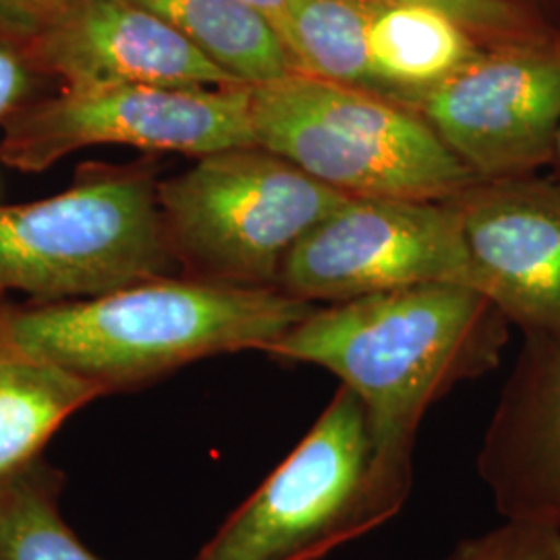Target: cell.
<instances>
[{"label": "cell", "instance_id": "6da1fadb", "mask_svg": "<svg viewBox=\"0 0 560 560\" xmlns=\"http://www.w3.org/2000/svg\"><path fill=\"white\" fill-rule=\"evenodd\" d=\"M511 324L480 291L432 282L314 312L268 349L330 372L365 405L382 455L413 463L428 409L501 365Z\"/></svg>", "mask_w": 560, "mask_h": 560}, {"label": "cell", "instance_id": "7a4b0ae2", "mask_svg": "<svg viewBox=\"0 0 560 560\" xmlns=\"http://www.w3.org/2000/svg\"><path fill=\"white\" fill-rule=\"evenodd\" d=\"M314 307L279 289L164 277L13 312L0 320V342L102 386L129 384L210 355L268 353Z\"/></svg>", "mask_w": 560, "mask_h": 560}, {"label": "cell", "instance_id": "3957f363", "mask_svg": "<svg viewBox=\"0 0 560 560\" xmlns=\"http://www.w3.org/2000/svg\"><path fill=\"white\" fill-rule=\"evenodd\" d=\"M413 463L382 455L360 397L340 384L320 418L196 560H322L402 511Z\"/></svg>", "mask_w": 560, "mask_h": 560}, {"label": "cell", "instance_id": "277c9868", "mask_svg": "<svg viewBox=\"0 0 560 560\" xmlns=\"http://www.w3.org/2000/svg\"><path fill=\"white\" fill-rule=\"evenodd\" d=\"M258 148L349 198L453 200L476 177L421 115L298 73L252 88Z\"/></svg>", "mask_w": 560, "mask_h": 560}, {"label": "cell", "instance_id": "5b68a950", "mask_svg": "<svg viewBox=\"0 0 560 560\" xmlns=\"http://www.w3.org/2000/svg\"><path fill=\"white\" fill-rule=\"evenodd\" d=\"M349 196L264 148L203 156L159 185L162 219L189 279L279 289L284 261Z\"/></svg>", "mask_w": 560, "mask_h": 560}, {"label": "cell", "instance_id": "8992f818", "mask_svg": "<svg viewBox=\"0 0 560 560\" xmlns=\"http://www.w3.org/2000/svg\"><path fill=\"white\" fill-rule=\"evenodd\" d=\"M175 261L159 185L143 175L101 177L0 208V293L90 300L171 277Z\"/></svg>", "mask_w": 560, "mask_h": 560}, {"label": "cell", "instance_id": "52a82bcc", "mask_svg": "<svg viewBox=\"0 0 560 560\" xmlns=\"http://www.w3.org/2000/svg\"><path fill=\"white\" fill-rule=\"evenodd\" d=\"M106 143L198 159L258 148L252 88H67L57 98L11 115L0 159L38 173L78 150Z\"/></svg>", "mask_w": 560, "mask_h": 560}, {"label": "cell", "instance_id": "ba28073f", "mask_svg": "<svg viewBox=\"0 0 560 560\" xmlns=\"http://www.w3.org/2000/svg\"><path fill=\"white\" fill-rule=\"evenodd\" d=\"M467 275L453 201L349 198L295 245L279 291L335 305L432 282L467 287Z\"/></svg>", "mask_w": 560, "mask_h": 560}, {"label": "cell", "instance_id": "9c48e42d", "mask_svg": "<svg viewBox=\"0 0 560 560\" xmlns=\"http://www.w3.org/2000/svg\"><path fill=\"white\" fill-rule=\"evenodd\" d=\"M421 117L478 180L534 175L560 131V38L497 42L420 101Z\"/></svg>", "mask_w": 560, "mask_h": 560}, {"label": "cell", "instance_id": "30bf717a", "mask_svg": "<svg viewBox=\"0 0 560 560\" xmlns=\"http://www.w3.org/2000/svg\"><path fill=\"white\" fill-rule=\"evenodd\" d=\"M467 287L525 337L560 347V185L536 175L476 180L453 198Z\"/></svg>", "mask_w": 560, "mask_h": 560}, {"label": "cell", "instance_id": "8fae6325", "mask_svg": "<svg viewBox=\"0 0 560 560\" xmlns=\"http://www.w3.org/2000/svg\"><path fill=\"white\" fill-rule=\"evenodd\" d=\"M67 88L240 85L156 13L131 0H73L34 36Z\"/></svg>", "mask_w": 560, "mask_h": 560}, {"label": "cell", "instance_id": "7c38bea8", "mask_svg": "<svg viewBox=\"0 0 560 560\" xmlns=\"http://www.w3.org/2000/svg\"><path fill=\"white\" fill-rule=\"evenodd\" d=\"M504 521L560 529V347L525 337L478 453Z\"/></svg>", "mask_w": 560, "mask_h": 560}, {"label": "cell", "instance_id": "4fadbf2b", "mask_svg": "<svg viewBox=\"0 0 560 560\" xmlns=\"http://www.w3.org/2000/svg\"><path fill=\"white\" fill-rule=\"evenodd\" d=\"M368 48L376 92L418 102L481 52L478 36L463 23L418 4L372 7Z\"/></svg>", "mask_w": 560, "mask_h": 560}, {"label": "cell", "instance_id": "5bb4252c", "mask_svg": "<svg viewBox=\"0 0 560 560\" xmlns=\"http://www.w3.org/2000/svg\"><path fill=\"white\" fill-rule=\"evenodd\" d=\"M104 386L0 342V481L23 471L62 421Z\"/></svg>", "mask_w": 560, "mask_h": 560}, {"label": "cell", "instance_id": "9a60e30c", "mask_svg": "<svg viewBox=\"0 0 560 560\" xmlns=\"http://www.w3.org/2000/svg\"><path fill=\"white\" fill-rule=\"evenodd\" d=\"M156 13L240 85L301 73L277 27L243 0H131Z\"/></svg>", "mask_w": 560, "mask_h": 560}, {"label": "cell", "instance_id": "2e32d148", "mask_svg": "<svg viewBox=\"0 0 560 560\" xmlns=\"http://www.w3.org/2000/svg\"><path fill=\"white\" fill-rule=\"evenodd\" d=\"M370 13L360 0H291L280 38L303 75L378 94L368 48Z\"/></svg>", "mask_w": 560, "mask_h": 560}, {"label": "cell", "instance_id": "e0dca14e", "mask_svg": "<svg viewBox=\"0 0 560 560\" xmlns=\"http://www.w3.org/2000/svg\"><path fill=\"white\" fill-rule=\"evenodd\" d=\"M0 560H102L60 520L48 490L18 474L0 481Z\"/></svg>", "mask_w": 560, "mask_h": 560}, {"label": "cell", "instance_id": "ac0fdd59", "mask_svg": "<svg viewBox=\"0 0 560 560\" xmlns=\"http://www.w3.org/2000/svg\"><path fill=\"white\" fill-rule=\"evenodd\" d=\"M370 7L418 4L439 9L463 23L476 36L494 42L521 40L540 36L536 20L513 0H360Z\"/></svg>", "mask_w": 560, "mask_h": 560}, {"label": "cell", "instance_id": "d6986e66", "mask_svg": "<svg viewBox=\"0 0 560 560\" xmlns=\"http://www.w3.org/2000/svg\"><path fill=\"white\" fill-rule=\"evenodd\" d=\"M446 560H560V529L502 521L494 529L460 540Z\"/></svg>", "mask_w": 560, "mask_h": 560}, {"label": "cell", "instance_id": "ffe728a7", "mask_svg": "<svg viewBox=\"0 0 560 560\" xmlns=\"http://www.w3.org/2000/svg\"><path fill=\"white\" fill-rule=\"evenodd\" d=\"M73 0H0V32L34 38Z\"/></svg>", "mask_w": 560, "mask_h": 560}, {"label": "cell", "instance_id": "44dd1931", "mask_svg": "<svg viewBox=\"0 0 560 560\" xmlns=\"http://www.w3.org/2000/svg\"><path fill=\"white\" fill-rule=\"evenodd\" d=\"M27 90V71L20 57L0 46V119H4Z\"/></svg>", "mask_w": 560, "mask_h": 560}, {"label": "cell", "instance_id": "7402d4cb", "mask_svg": "<svg viewBox=\"0 0 560 560\" xmlns=\"http://www.w3.org/2000/svg\"><path fill=\"white\" fill-rule=\"evenodd\" d=\"M243 2H247L254 9H258L261 15L270 21L277 27V32H279L280 23H282V18H284L287 7H289L291 0H243Z\"/></svg>", "mask_w": 560, "mask_h": 560}, {"label": "cell", "instance_id": "603a6c76", "mask_svg": "<svg viewBox=\"0 0 560 560\" xmlns=\"http://www.w3.org/2000/svg\"><path fill=\"white\" fill-rule=\"evenodd\" d=\"M552 161L557 162V166H559L560 171V131L559 138H557V145H555V156H552Z\"/></svg>", "mask_w": 560, "mask_h": 560}]
</instances>
